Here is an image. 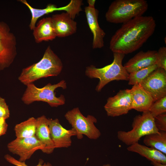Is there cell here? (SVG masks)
<instances>
[{
	"instance_id": "6da1fadb",
	"label": "cell",
	"mask_w": 166,
	"mask_h": 166,
	"mask_svg": "<svg viewBox=\"0 0 166 166\" xmlns=\"http://www.w3.org/2000/svg\"><path fill=\"white\" fill-rule=\"evenodd\" d=\"M156 21L151 16L137 17L123 24L113 35L109 49L124 55L140 49L154 33Z\"/></svg>"
},
{
	"instance_id": "7a4b0ae2",
	"label": "cell",
	"mask_w": 166,
	"mask_h": 166,
	"mask_svg": "<svg viewBox=\"0 0 166 166\" xmlns=\"http://www.w3.org/2000/svg\"><path fill=\"white\" fill-rule=\"evenodd\" d=\"M63 67L61 59L48 46L38 62L22 69L18 80L26 85L42 78L57 76Z\"/></svg>"
},
{
	"instance_id": "3957f363",
	"label": "cell",
	"mask_w": 166,
	"mask_h": 166,
	"mask_svg": "<svg viewBox=\"0 0 166 166\" xmlns=\"http://www.w3.org/2000/svg\"><path fill=\"white\" fill-rule=\"evenodd\" d=\"M113 60L110 64L101 68L93 65L87 67L85 75L90 78H98L99 81L95 90L100 91L104 87L113 81H128L129 73L127 72L122 62L125 55L113 53Z\"/></svg>"
},
{
	"instance_id": "277c9868",
	"label": "cell",
	"mask_w": 166,
	"mask_h": 166,
	"mask_svg": "<svg viewBox=\"0 0 166 166\" xmlns=\"http://www.w3.org/2000/svg\"><path fill=\"white\" fill-rule=\"evenodd\" d=\"M148 7L147 2L145 0H116L109 6L105 18L109 22L123 24L143 16Z\"/></svg>"
},
{
	"instance_id": "5b68a950",
	"label": "cell",
	"mask_w": 166,
	"mask_h": 166,
	"mask_svg": "<svg viewBox=\"0 0 166 166\" xmlns=\"http://www.w3.org/2000/svg\"><path fill=\"white\" fill-rule=\"evenodd\" d=\"M26 86L21 98L25 104L29 105L35 101H42L47 103L51 107H57L65 103L64 96L61 95L59 97H57L54 92L57 88H66V83L64 80L53 85L49 83L41 88L37 87L33 83Z\"/></svg>"
},
{
	"instance_id": "8992f818",
	"label": "cell",
	"mask_w": 166,
	"mask_h": 166,
	"mask_svg": "<svg viewBox=\"0 0 166 166\" xmlns=\"http://www.w3.org/2000/svg\"><path fill=\"white\" fill-rule=\"evenodd\" d=\"M132 127L130 131L120 130L117 133L118 139L128 146L138 143L142 137L159 131L155 124L154 118L149 111L135 116Z\"/></svg>"
},
{
	"instance_id": "52a82bcc",
	"label": "cell",
	"mask_w": 166,
	"mask_h": 166,
	"mask_svg": "<svg viewBox=\"0 0 166 166\" xmlns=\"http://www.w3.org/2000/svg\"><path fill=\"white\" fill-rule=\"evenodd\" d=\"M65 117L76 131L78 139H81L84 135L90 139L96 140L101 136L100 131L95 125L97 119L91 115L84 116L78 107L68 111Z\"/></svg>"
},
{
	"instance_id": "ba28073f",
	"label": "cell",
	"mask_w": 166,
	"mask_h": 166,
	"mask_svg": "<svg viewBox=\"0 0 166 166\" xmlns=\"http://www.w3.org/2000/svg\"><path fill=\"white\" fill-rule=\"evenodd\" d=\"M17 54L15 36L6 23L0 21V70L9 67Z\"/></svg>"
},
{
	"instance_id": "9c48e42d",
	"label": "cell",
	"mask_w": 166,
	"mask_h": 166,
	"mask_svg": "<svg viewBox=\"0 0 166 166\" xmlns=\"http://www.w3.org/2000/svg\"><path fill=\"white\" fill-rule=\"evenodd\" d=\"M139 84L152 97L154 101L166 96V70L158 68Z\"/></svg>"
},
{
	"instance_id": "30bf717a",
	"label": "cell",
	"mask_w": 166,
	"mask_h": 166,
	"mask_svg": "<svg viewBox=\"0 0 166 166\" xmlns=\"http://www.w3.org/2000/svg\"><path fill=\"white\" fill-rule=\"evenodd\" d=\"M7 147L10 152L19 156V161L25 162L36 151H42L44 148L43 145L35 136L28 138H16L9 143Z\"/></svg>"
},
{
	"instance_id": "8fae6325",
	"label": "cell",
	"mask_w": 166,
	"mask_h": 166,
	"mask_svg": "<svg viewBox=\"0 0 166 166\" xmlns=\"http://www.w3.org/2000/svg\"><path fill=\"white\" fill-rule=\"evenodd\" d=\"M104 108L109 117H116L128 113L132 109L130 89L120 90L113 97H109Z\"/></svg>"
},
{
	"instance_id": "7c38bea8",
	"label": "cell",
	"mask_w": 166,
	"mask_h": 166,
	"mask_svg": "<svg viewBox=\"0 0 166 166\" xmlns=\"http://www.w3.org/2000/svg\"><path fill=\"white\" fill-rule=\"evenodd\" d=\"M49 127L55 148L69 147L72 144L71 137L77 135L73 128L69 130L65 129L57 118L49 119Z\"/></svg>"
},
{
	"instance_id": "4fadbf2b",
	"label": "cell",
	"mask_w": 166,
	"mask_h": 166,
	"mask_svg": "<svg viewBox=\"0 0 166 166\" xmlns=\"http://www.w3.org/2000/svg\"><path fill=\"white\" fill-rule=\"evenodd\" d=\"M88 24L93 34L92 48L93 49L102 48L104 45V38L105 33L100 26L98 21V11L95 7L88 6L85 8Z\"/></svg>"
},
{
	"instance_id": "5bb4252c",
	"label": "cell",
	"mask_w": 166,
	"mask_h": 166,
	"mask_svg": "<svg viewBox=\"0 0 166 166\" xmlns=\"http://www.w3.org/2000/svg\"><path fill=\"white\" fill-rule=\"evenodd\" d=\"M157 51L148 50L141 51L130 59L124 66L129 73L156 65Z\"/></svg>"
},
{
	"instance_id": "9a60e30c",
	"label": "cell",
	"mask_w": 166,
	"mask_h": 166,
	"mask_svg": "<svg viewBox=\"0 0 166 166\" xmlns=\"http://www.w3.org/2000/svg\"><path fill=\"white\" fill-rule=\"evenodd\" d=\"M51 18L57 37H66L76 32L77 22L67 13L53 15Z\"/></svg>"
},
{
	"instance_id": "2e32d148",
	"label": "cell",
	"mask_w": 166,
	"mask_h": 166,
	"mask_svg": "<svg viewBox=\"0 0 166 166\" xmlns=\"http://www.w3.org/2000/svg\"><path fill=\"white\" fill-rule=\"evenodd\" d=\"M36 121L35 136L44 146L42 151L45 153L50 154L55 148L50 136L49 127V118L44 115H42L36 118Z\"/></svg>"
},
{
	"instance_id": "e0dca14e",
	"label": "cell",
	"mask_w": 166,
	"mask_h": 166,
	"mask_svg": "<svg viewBox=\"0 0 166 166\" xmlns=\"http://www.w3.org/2000/svg\"><path fill=\"white\" fill-rule=\"evenodd\" d=\"M130 90L132 109L142 113L148 111L150 106L154 102L150 95L139 84L133 85Z\"/></svg>"
},
{
	"instance_id": "ac0fdd59",
	"label": "cell",
	"mask_w": 166,
	"mask_h": 166,
	"mask_svg": "<svg viewBox=\"0 0 166 166\" xmlns=\"http://www.w3.org/2000/svg\"><path fill=\"white\" fill-rule=\"evenodd\" d=\"M33 30L35 41L37 43L52 41L57 37L51 17L40 20Z\"/></svg>"
},
{
	"instance_id": "d6986e66",
	"label": "cell",
	"mask_w": 166,
	"mask_h": 166,
	"mask_svg": "<svg viewBox=\"0 0 166 166\" xmlns=\"http://www.w3.org/2000/svg\"><path fill=\"white\" fill-rule=\"evenodd\" d=\"M26 6L29 9L31 14V18L29 26L30 30H33L36 26L38 20L43 15L56 11L65 10L69 14L72 9V4L70 2L67 5L58 7L55 5L50 4L43 9H37L32 7L26 0L18 1Z\"/></svg>"
},
{
	"instance_id": "ffe728a7",
	"label": "cell",
	"mask_w": 166,
	"mask_h": 166,
	"mask_svg": "<svg viewBox=\"0 0 166 166\" xmlns=\"http://www.w3.org/2000/svg\"><path fill=\"white\" fill-rule=\"evenodd\" d=\"M128 151L137 153L147 160L166 164V155L160 152L145 145L136 143L127 148Z\"/></svg>"
},
{
	"instance_id": "44dd1931",
	"label": "cell",
	"mask_w": 166,
	"mask_h": 166,
	"mask_svg": "<svg viewBox=\"0 0 166 166\" xmlns=\"http://www.w3.org/2000/svg\"><path fill=\"white\" fill-rule=\"evenodd\" d=\"M143 143L145 145L166 155V132L159 131L148 134L144 136Z\"/></svg>"
},
{
	"instance_id": "7402d4cb",
	"label": "cell",
	"mask_w": 166,
	"mask_h": 166,
	"mask_svg": "<svg viewBox=\"0 0 166 166\" xmlns=\"http://www.w3.org/2000/svg\"><path fill=\"white\" fill-rule=\"evenodd\" d=\"M36 126V118L34 117L16 124L14 130L16 138H28L35 136Z\"/></svg>"
},
{
	"instance_id": "603a6c76",
	"label": "cell",
	"mask_w": 166,
	"mask_h": 166,
	"mask_svg": "<svg viewBox=\"0 0 166 166\" xmlns=\"http://www.w3.org/2000/svg\"><path fill=\"white\" fill-rule=\"evenodd\" d=\"M157 68L158 67L157 65H154L129 73L128 85H133L136 84H139L152 72Z\"/></svg>"
},
{
	"instance_id": "cb8c5ba5",
	"label": "cell",
	"mask_w": 166,
	"mask_h": 166,
	"mask_svg": "<svg viewBox=\"0 0 166 166\" xmlns=\"http://www.w3.org/2000/svg\"><path fill=\"white\" fill-rule=\"evenodd\" d=\"M148 111L154 118L158 115L166 113V96L154 101Z\"/></svg>"
},
{
	"instance_id": "d4e9b609",
	"label": "cell",
	"mask_w": 166,
	"mask_h": 166,
	"mask_svg": "<svg viewBox=\"0 0 166 166\" xmlns=\"http://www.w3.org/2000/svg\"><path fill=\"white\" fill-rule=\"evenodd\" d=\"M157 58L156 65L158 68L166 70V47H160L157 51Z\"/></svg>"
},
{
	"instance_id": "484cf974",
	"label": "cell",
	"mask_w": 166,
	"mask_h": 166,
	"mask_svg": "<svg viewBox=\"0 0 166 166\" xmlns=\"http://www.w3.org/2000/svg\"><path fill=\"white\" fill-rule=\"evenodd\" d=\"M6 160L9 163L16 166H29L25 162H21L9 154H6L4 156ZM42 159L39 160L38 164L36 166H52V165L49 163H44Z\"/></svg>"
},
{
	"instance_id": "4316f807",
	"label": "cell",
	"mask_w": 166,
	"mask_h": 166,
	"mask_svg": "<svg viewBox=\"0 0 166 166\" xmlns=\"http://www.w3.org/2000/svg\"><path fill=\"white\" fill-rule=\"evenodd\" d=\"M154 121L158 131L166 132V113L155 117Z\"/></svg>"
},
{
	"instance_id": "83f0119b",
	"label": "cell",
	"mask_w": 166,
	"mask_h": 166,
	"mask_svg": "<svg viewBox=\"0 0 166 166\" xmlns=\"http://www.w3.org/2000/svg\"><path fill=\"white\" fill-rule=\"evenodd\" d=\"M10 112L8 105L5 99L0 97V119L6 120L10 117Z\"/></svg>"
},
{
	"instance_id": "f1b7e54d",
	"label": "cell",
	"mask_w": 166,
	"mask_h": 166,
	"mask_svg": "<svg viewBox=\"0 0 166 166\" xmlns=\"http://www.w3.org/2000/svg\"><path fill=\"white\" fill-rule=\"evenodd\" d=\"M6 120L4 119H0V136L6 133L8 125Z\"/></svg>"
},
{
	"instance_id": "f546056e",
	"label": "cell",
	"mask_w": 166,
	"mask_h": 166,
	"mask_svg": "<svg viewBox=\"0 0 166 166\" xmlns=\"http://www.w3.org/2000/svg\"><path fill=\"white\" fill-rule=\"evenodd\" d=\"M151 164L153 166H166V164L157 162L156 161H152Z\"/></svg>"
},
{
	"instance_id": "4dcf8cb0",
	"label": "cell",
	"mask_w": 166,
	"mask_h": 166,
	"mask_svg": "<svg viewBox=\"0 0 166 166\" xmlns=\"http://www.w3.org/2000/svg\"><path fill=\"white\" fill-rule=\"evenodd\" d=\"M96 1L95 0H87V2L89 4L88 6L91 7H95V4Z\"/></svg>"
},
{
	"instance_id": "1f68e13d",
	"label": "cell",
	"mask_w": 166,
	"mask_h": 166,
	"mask_svg": "<svg viewBox=\"0 0 166 166\" xmlns=\"http://www.w3.org/2000/svg\"><path fill=\"white\" fill-rule=\"evenodd\" d=\"M103 166H111V165L109 164H104L103 165Z\"/></svg>"
}]
</instances>
